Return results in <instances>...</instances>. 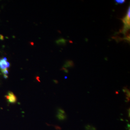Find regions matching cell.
<instances>
[{
  "label": "cell",
  "instance_id": "6da1fadb",
  "mask_svg": "<svg viewBox=\"0 0 130 130\" xmlns=\"http://www.w3.org/2000/svg\"><path fill=\"white\" fill-rule=\"evenodd\" d=\"M7 101L10 103H15L17 102V99L15 95L14 94V93L12 92H9L5 96Z\"/></svg>",
  "mask_w": 130,
  "mask_h": 130
},
{
  "label": "cell",
  "instance_id": "7a4b0ae2",
  "mask_svg": "<svg viewBox=\"0 0 130 130\" xmlns=\"http://www.w3.org/2000/svg\"><path fill=\"white\" fill-rule=\"evenodd\" d=\"M10 63L6 60L5 58L0 59V70L8 69L9 68Z\"/></svg>",
  "mask_w": 130,
  "mask_h": 130
},
{
  "label": "cell",
  "instance_id": "3957f363",
  "mask_svg": "<svg viewBox=\"0 0 130 130\" xmlns=\"http://www.w3.org/2000/svg\"><path fill=\"white\" fill-rule=\"evenodd\" d=\"M57 117L59 120H64L67 117L65 111L62 109H59L58 111Z\"/></svg>",
  "mask_w": 130,
  "mask_h": 130
},
{
  "label": "cell",
  "instance_id": "277c9868",
  "mask_svg": "<svg viewBox=\"0 0 130 130\" xmlns=\"http://www.w3.org/2000/svg\"><path fill=\"white\" fill-rule=\"evenodd\" d=\"M73 63L72 61H68L66 62V63L64 65V67L65 68H68V67H73Z\"/></svg>",
  "mask_w": 130,
  "mask_h": 130
},
{
  "label": "cell",
  "instance_id": "5b68a950",
  "mask_svg": "<svg viewBox=\"0 0 130 130\" xmlns=\"http://www.w3.org/2000/svg\"><path fill=\"white\" fill-rule=\"evenodd\" d=\"M1 71L2 73H3V74L4 75L5 78H7V77H8L7 75L8 74V69L1 70Z\"/></svg>",
  "mask_w": 130,
  "mask_h": 130
},
{
  "label": "cell",
  "instance_id": "8992f818",
  "mask_svg": "<svg viewBox=\"0 0 130 130\" xmlns=\"http://www.w3.org/2000/svg\"><path fill=\"white\" fill-rule=\"evenodd\" d=\"M66 42V40L64 39H60V40L56 41V43L58 44H65Z\"/></svg>",
  "mask_w": 130,
  "mask_h": 130
},
{
  "label": "cell",
  "instance_id": "52a82bcc",
  "mask_svg": "<svg viewBox=\"0 0 130 130\" xmlns=\"http://www.w3.org/2000/svg\"><path fill=\"white\" fill-rule=\"evenodd\" d=\"M115 2L118 4H122L125 3L124 0H116L115 1Z\"/></svg>",
  "mask_w": 130,
  "mask_h": 130
}]
</instances>
